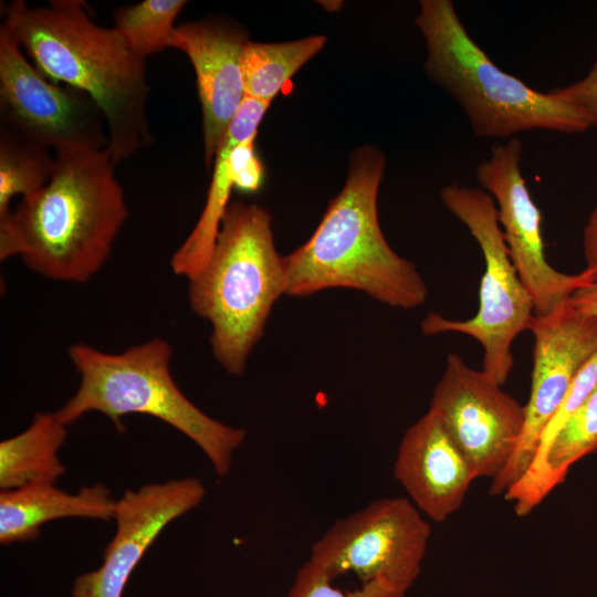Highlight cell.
Here are the masks:
<instances>
[{"mask_svg":"<svg viewBox=\"0 0 597 597\" xmlns=\"http://www.w3.org/2000/svg\"><path fill=\"white\" fill-rule=\"evenodd\" d=\"M285 292L270 212L256 203L231 202L208 262L188 287L190 308L211 324L212 354L228 373H243L274 303Z\"/></svg>","mask_w":597,"mask_h":597,"instance_id":"277c9868","label":"cell"},{"mask_svg":"<svg viewBox=\"0 0 597 597\" xmlns=\"http://www.w3.org/2000/svg\"><path fill=\"white\" fill-rule=\"evenodd\" d=\"M67 354L81 381L55 411L65 426L97 411L123 432L124 416H151L195 442L219 478L230 473L233 454L247 432L213 419L186 397L170 373L172 348L168 341L155 337L117 354L77 343Z\"/></svg>","mask_w":597,"mask_h":597,"instance_id":"5b68a950","label":"cell"},{"mask_svg":"<svg viewBox=\"0 0 597 597\" xmlns=\"http://www.w3.org/2000/svg\"><path fill=\"white\" fill-rule=\"evenodd\" d=\"M568 302L582 312L597 316V280L577 289Z\"/></svg>","mask_w":597,"mask_h":597,"instance_id":"4316f807","label":"cell"},{"mask_svg":"<svg viewBox=\"0 0 597 597\" xmlns=\"http://www.w3.org/2000/svg\"><path fill=\"white\" fill-rule=\"evenodd\" d=\"M585 270L597 279V201L583 230Z\"/></svg>","mask_w":597,"mask_h":597,"instance_id":"484cf974","label":"cell"},{"mask_svg":"<svg viewBox=\"0 0 597 597\" xmlns=\"http://www.w3.org/2000/svg\"><path fill=\"white\" fill-rule=\"evenodd\" d=\"M55 166L54 153L0 128V219L11 211V199L44 187Z\"/></svg>","mask_w":597,"mask_h":597,"instance_id":"ffe728a7","label":"cell"},{"mask_svg":"<svg viewBox=\"0 0 597 597\" xmlns=\"http://www.w3.org/2000/svg\"><path fill=\"white\" fill-rule=\"evenodd\" d=\"M248 41L243 29L217 19L176 25L169 41L170 48L188 56L196 72L207 168L212 167L218 146L245 97L241 61Z\"/></svg>","mask_w":597,"mask_h":597,"instance_id":"5bb4252c","label":"cell"},{"mask_svg":"<svg viewBox=\"0 0 597 597\" xmlns=\"http://www.w3.org/2000/svg\"><path fill=\"white\" fill-rule=\"evenodd\" d=\"M255 136L248 137L231 153L234 189L240 192H255L263 184V166L255 154Z\"/></svg>","mask_w":597,"mask_h":597,"instance_id":"cb8c5ba5","label":"cell"},{"mask_svg":"<svg viewBox=\"0 0 597 597\" xmlns=\"http://www.w3.org/2000/svg\"><path fill=\"white\" fill-rule=\"evenodd\" d=\"M469 459L476 479H495L512 458L523 433L525 405L486 373L449 354L430 408Z\"/></svg>","mask_w":597,"mask_h":597,"instance_id":"7c38bea8","label":"cell"},{"mask_svg":"<svg viewBox=\"0 0 597 597\" xmlns=\"http://www.w3.org/2000/svg\"><path fill=\"white\" fill-rule=\"evenodd\" d=\"M429 523L405 498H381L337 520L311 548L310 561L334 579L353 574L406 594L420 574Z\"/></svg>","mask_w":597,"mask_h":597,"instance_id":"ba28073f","label":"cell"},{"mask_svg":"<svg viewBox=\"0 0 597 597\" xmlns=\"http://www.w3.org/2000/svg\"><path fill=\"white\" fill-rule=\"evenodd\" d=\"M325 35L261 43L249 40L242 52L245 96L271 103L289 80L325 45Z\"/></svg>","mask_w":597,"mask_h":597,"instance_id":"d6986e66","label":"cell"},{"mask_svg":"<svg viewBox=\"0 0 597 597\" xmlns=\"http://www.w3.org/2000/svg\"><path fill=\"white\" fill-rule=\"evenodd\" d=\"M324 569L306 561L296 572L286 597H406L383 580L363 583L353 590L339 589Z\"/></svg>","mask_w":597,"mask_h":597,"instance_id":"603a6c76","label":"cell"},{"mask_svg":"<svg viewBox=\"0 0 597 597\" xmlns=\"http://www.w3.org/2000/svg\"><path fill=\"white\" fill-rule=\"evenodd\" d=\"M385 167L384 154L373 145L352 153L345 185L317 228L283 256L285 294L307 296L327 289H354L404 310L426 301L422 276L391 249L379 224L377 198Z\"/></svg>","mask_w":597,"mask_h":597,"instance_id":"3957f363","label":"cell"},{"mask_svg":"<svg viewBox=\"0 0 597 597\" xmlns=\"http://www.w3.org/2000/svg\"><path fill=\"white\" fill-rule=\"evenodd\" d=\"M55 412H35L29 427L0 442V488L54 484L65 472L59 451L67 438Z\"/></svg>","mask_w":597,"mask_h":597,"instance_id":"ac0fdd59","label":"cell"},{"mask_svg":"<svg viewBox=\"0 0 597 597\" xmlns=\"http://www.w3.org/2000/svg\"><path fill=\"white\" fill-rule=\"evenodd\" d=\"M597 451V384L554 438L541 484L544 500L562 484L573 464Z\"/></svg>","mask_w":597,"mask_h":597,"instance_id":"44dd1931","label":"cell"},{"mask_svg":"<svg viewBox=\"0 0 597 597\" xmlns=\"http://www.w3.org/2000/svg\"><path fill=\"white\" fill-rule=\"evenodd\" d=\"M535 344L531 392L520 442L490 493L505 494L531 467L541 437L583 366L597 353V316L582 312L568 300L533 321Z\"/></svg>","mask_w":597,"mask_h":597,"instance_id":"30bf717a","label":"cell"},{"mask_svg":"<svg viewBox=\"0 0 597 597\" xmlns=\"http://www.w3.org/2000/svg\"><path fill=\"white\" fill-rule=\"evenodd\" d=\"M48 184L0 219V260L20 256L49 280L85 283L128 217L107 148L54 153Z\"/></svg>","mask_w":597,"mask_h":597,"instance_id":"6da1fadb","label":"cell"},{"mask_svg":"<svg viewBox=\"0 0 597 597\" xmlns=\"http://www.w3.org/2000/svg\"><path fill=\"white\" fill-rule=\"evenodd\" d=\"M270 104L245 96L229 124L213 159L203 210L195 228L171 256L170 265L175 274L190 280L208 262L234 189L231 153L248 137L256 135Z\"/></svg>","mask_w":597,"mask_h":597,"instance_id":"2e32d148","label":"cell"},{"mask_svg":"<svg viewBox=\"0 0 597 597\" xmlns=\"http://www.w3.org/2000/svg\"><path fill=\"white\" fill-rule=\"evenodd\" d=\"M1 24L43 75L87 94L98 105L115 164L153 143L145 60L114 27L96 24L83 0H51L44 7L13 0L4 7Z\"/></svg>","mask_w":597,"mask_h":597,"instance_id":"7a4b0ae2","label":"cell"},{"mask_svg":"<svg viewBox=\"0 0 597 597\" xmlns=\"http://www.w3.org/2000/svg\"><path fill=\"white\" fill-rule=\"evenodd\" d=\"M523 143L510 138L494 144L479 164L475 177L496 202L498 219L520 280L531 294L535 315L551 313L583 285L597 279L584 270L566 274L545 258L541 211L532 199L521 169Z\"/></svg>","mask_w":597,"mask_h":597,"instance_id":"8fae6325","label":"cell"},{"mask_svg":"<svg viewBox=\"0 0 597 597\" xmlns=\"http://www.w3.org/2000/svg\"><path fill=\"white\" fill-rule=\"evenodd\" d=\"M549 92L577 106L588 117L591 127L597 128V54L582 80Z\"/></svg>","mask_w":597,"mask_h":597,"instance_id":"d4e9b609","label":"cell"},{"mask_svg":"<svg viewBox=\"0 0 597 597\" xmlns=\"http://www.w3.org/2000/svg\"><path fill=\"white\" fill-rule=\"evenodd\" d=\"M415 23L426 41L428 77L455 100L475 136L591 128L574 104L501 70L470 36L451 0H421Z\"/></svg>","mask_w":597,"mask_h":597,"instance_id":"8992f818","label":"cell"},{"mask_svg":"<svg viewBox=\"0 0 597 597\" xmlns=\"http://www.w3.org/2000/svg\"><path fill=\"white\" fill-rule=\"evenodd\" d=\"M116 501L101 483L82 486L76 493L54 484H33L0 493V543L10 545L35 540L41 526L63 517L100 521L114 519Z\"/></svg>","mask_w":597,"mask_h":597,"instance_id":"e0dca14e","label":"cell"},{"mask_svg":"<svg viewBox=\"0 0 597 597\" xmlns=\"http://www.w3.org/2000/svg\"><path fill=\"white\" fill-rule=\"evenodd\" d=\"M394 475L415 506L437 523L461 507L476 479L469 459L431 410L406 430Z\"/></svg>","mask_w":597,"mask_h":597,"instance_id":"9a60e30c","label":"cell"},{"mask_svg":"<svg viewBox=\"0 0 597 597\" xmlns=\"http://www.w3.org/2000/svg\"><path fill=\"white\" fill-rule=\"evenodd\" d=\"M441 200L478 242L484 259L476 314L468 320H450L429 313L421 322L426 335L460 333L476 339L483 348L482 370L504 385L514 366V339L531 331L534 302L520 280L498 219L493 198L482 188L450 184L441 189Z\"/></svg>","mask_w":597,"mask_h":597,"instance_id":"52a82bcc","label":"cell"},{"mask_svg":"<svg viewBox=\"0 0 597 597\" xmlns=\"http://www.w3.org/2000/svg\"><path fill=\"white\" fill-rule=\"evenodd\" d=\"M205 495L203 483L195 476L126 490L116 501V531L101 566L76 577L72 597H122L133 570L158 535L198 506Z\"/></svg>","mask_w":597,"mask_h":597,"instance_id":"4fadbf2b","label":"cell"},{"mask_svg":"<svg viewBox=\"0 0 597 597\" xmlns=\"http://www.w3.org/2000/svg\"><path fill=\"white\" fill-rule=\"evenodd\" d=\"M0 128L53 153L108 146L106 118L87 94L43 75L0 25Z\"/></svg>","mask_w":597,"mask_h":597,"instance_id":"9c48e42d","label":"cell"},{"mask_svg":"<svg viewBox=\"0 0 597 597\" xmlns=\"http://www.w3.org/2000/svg\"><path fill=\"white\" fill-rule=\"evenodd\" d=\"M187 3L185 0H144L118 7L114 12V28L129 49L146 61L169 48L175 21Z\"/></svg>","mask_w":597,"mask_h":597,"instance_id":"7402d4cb","label":"cell"}]
</instances>
